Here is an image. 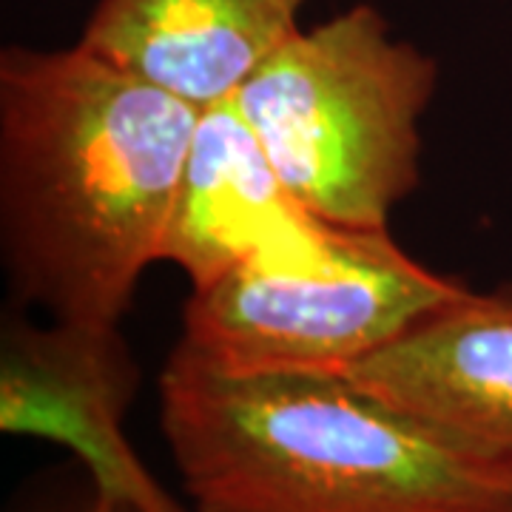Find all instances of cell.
<instances>
[{
	"label": "cell",
	"instance_id": "7",
	"mask_svg": "<svg viewBox=\"0 0 512 512\" xmlns=\"http://www.w3.org/2000/svg\"><path fill=\"white\" fill-rule=\"evenodd\" d=\"M311 0H100L80 43L205 109L302 32Z\"/></svg>",
	"mask_w": 512,
	"mask_h": 512
},
{
	"label": "cell",
	"instance_id": "9",
	"mask_svg": "<svg viewBox=\"0 0 512 512\" xmlns=\"http://www.w3.org/2000/svg\"><path fill=\"white\" fill-rule=\"evenodd\" d=\"M6 512H140L128 504L111 501L92 487V481L83 476L80 481H66L55 476L52 481H35V487H26L9 504Z\"/></svg>",
	"mask_w": 512,
	"mask_h": 512
},
{
	"label": "cell",
	"instance_id": "3",
	"mask_svg": "<svg viewBox=\"0 0 512 512\" xmlns=\"http://www.w3.org/2000/svg\"><path fill=\"white\" fill-rule=\"evenodd\" d=\"M439 63L373 3L302 29L234 103L296 205L336 231H390L421 183V120Z\"/></svg>",
	"mask_w": 512,
	"mask_h": 512
},
{
	"label": "cell",
	"instance_id": "5",
	"mask_svg": "<svg viewBox=\"0 0 512 512\" xmlns=\"http://www.w3.org/2000/svg\"><path fill=\"white\" fill-rule=\"evenodd\" d=\"M140 362L120 325H35L23 308L0 325V433L66 447L92 487L140 512H188L126 436Z\"/></svg>",
	"mask_w": 512,
	"mask_h": 512
},
{
	"label": "cell",
	"instance_id": "4",
	"mask_svg": "<svg viewBox=\"0 0 512 512\" xmlns=\"http://www.w3.org/2000/svg\"><path fill=\"white\" fill-rule=\"evenodd\" d=\"M464 288L390 231L319 225L191 291L180 345L231 373H345Z\"/></svg>",
	"mask_w": 512,
	"mask_h": 512
},
{
	"label": "cell",
	"instance_id": "1",
	"mask_svg": "<svg viewBox=\"0 0 512 512\" xmlns=\"http://www.w3.org/2000/svg\"><path fill=\"white\" fill-rule=\"evenodd\" d=\"M197 120L80 40L0 52V262L15 308L123 322L163 262Z\"/></svg>",
	"mask_w": 512,
	"mask_h": 512
},
{
	"label": "cell",
	"instance_id": "6",
	"mask_svg": "<svg viewBox=\"0 0 512 512\" xmlns=\"http://www.w3.org/2000/svg\"><path fill=\"white\" fill-rule=\"evenodd\" d=\"M345 376L512 478V285H467Z\"/></svg>",
	"mask_w": 512,
	"mask_h": 512
},
{
	"label": "cell",
	"instance_id": "2",
	"mask_svg": "<svg viewBox=\"0 0 512 512\" xmlns=\"http://www.w3.org/2000/svg\"><path fill=\"white\" fill-rule=\"evenodd\" d=\"M160 427L194 512H512V478L345 373H231L177 342Z\"/></svg>",
	"mask_w": 512,
	"mask_h": 512
},
{
	"label": "cell",
	"instance_id": "8",
	"mask_svg": "<svg viewBox=\"0 0 512 512\" xmlns=\"http://www.w3.org/2000/svg\"><path fill=\"white\" fill-rule=\"evenodd\" d=\"M319 225L285 191L234 97L200 109L163 245L191 291Z\"/></svg>",
	"mask_w": 512,
	"mask_h": 512
}]
</instances>
